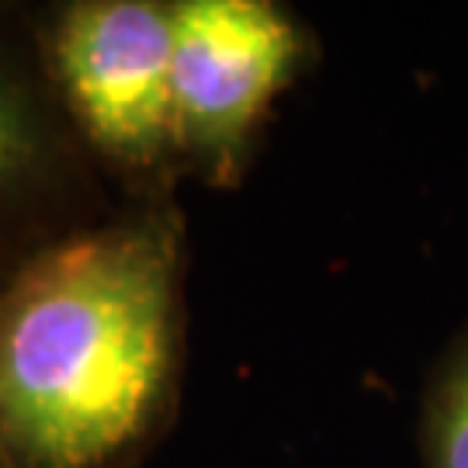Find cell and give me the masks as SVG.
<instances>
[{
	"mask_svg": "<svg viewBox=\"0 0 468 468\" xmlns=\"http://www.w3.org/2000/svg\"><path fill=\"white\" fill-rule=\"evenodd\" d=\"M0 468H17V462L7 454V448H4V444H0Z\"/></svg>",
	"mask_w": 468,
	"mask_h": 468,
	"instance_id": "obj_7",
	"label": "cell"
},
{
	"mask_svg": "<svg viewBox=\"0 0 468 468\" xmlns=\"http://www.w3.org/2000/svg\"><path fill=\"white\" fill-rule=\"evenodd\" d=\"M122 205L56 94L32 7L0 4V247L28 257Z\"/></svg>",
	"mask_w": 468,
	"mask_h": 468,
	"instance_id": "obj_4",
	"label": "cell"
},
{
	"mask_svg": "<svg viewBox=\"0 0 468 468\" xmlns=\"http://www.w3.org/2000/svg\"><path fill=\"white\" fill-rule=\"evenodd\" d=\"M32 15L56 94L118 201L177 198L170 0H63Z\"/></svg>",
	"mask_w": 468,
	"mask_h": 468,
	"instance_id": "obj_2",
	"label": "cell"
},
{
	"mask_svg": "<svg viewBox=\"0 0 468 468\" xmlns=\"http://www.w3.org/2000/svg\"><path fill=\"white\" fill-rule=\"evenodd\" d=\"M181 201L21 257L0 292V444L17 468H143L170 437L187 368Z\"/></svg>",
	"mask_w": 468,
	"mask_h": 468,
	"instance_id": "obj_1",
	"label": "cell"
},
{
	"mask_svg": "<svg viewBox=\"0 0 468 468\" xmlns=\"http://www.w3.org/2000/svg\"><path fill=\"white\" fill-rule=\"evenodd\" d=\"M17 264H21V257H17V253H11V250H4V247H0V292H4V284L11 282V274H15Z\"/></svg>",
	"mask_w": 468,
	"mask_h": 468,
	"instance_id": "obj_6",
	"label": "cell"
},
{
	"mask_svg": "<svg viewBox=\"0 0 468 468\" xmlns=\"http://www.w3.org/2000/svg\"><path fill=\"white\" fill-rule=\"evenodd\" d=\"M174 115L185 177L239 187L284 90L316 63V35L278 0H170Z\"/></svg>",
	"mask_w": 468,
	"mask_h": 468,
	"instance_id": "obj_3",
	"label": "cell"
},
{
	"mask_svg": "<svg viewBox=\"0 0 468 468\" xmlns=\"http://www.w3.org/2000/svg\"><path fill=\"white\" fill-rule=\"evenodd\" d=\"M420 454L423 468H468V323L427 378Z\"/></svg>",
	"mask_w": 468,
	"mask_h": 468,
	"instance_id": "obj_5",
	"label": "cell"
}]
</instances>
